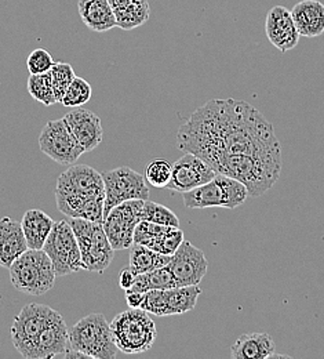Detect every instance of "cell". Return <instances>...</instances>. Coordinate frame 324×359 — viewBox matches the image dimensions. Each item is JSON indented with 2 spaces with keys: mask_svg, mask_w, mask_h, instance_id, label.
I'll return each instance as SVG.
<instances>
[{
  "mask_svg": "<svg viewBox=\"0 0 324 359\" xmlns=\"http://www.w3.org/2000/svg\"><path fill=\"white\" fill-rule=\"evenodd\" d=\"M93 89L87 81L75 76L69 88L64 93L61 104L68 108H79L92 100Z\"/></svg>",
  "mask_w": 324,
  "mask_h": 359,
  "instance_id": "cell-29",
  "label": "cell"
},
{
  "mask_svg": "<svg viewBox=\"0 0 324 359\" xmlns=\"http://www.w3.org/2000/svg\"><path fill=\"white\" fill-rule=\"evenodd\" d=\"M78 11L90 31L106 32L116 27V18L108 0H79Z\"/></svg>",
  "mask_w": 324,
  "mask_h": 359,
  "instance_id": "cell-22",
  "label": "cell"
},
{
  "mask_svg": "<svg viewBox=\"0 0 324 359\" xmlns=\"http://www.w3.org/2000/svg\"><path fill=\"white\" fill-rule=\"evenodd\" d=\"M276 353V344L268 333L241 334L231 347L232 359L284 358Z\"/></svg>",
  "mask_w": 324,
  "mask_h": 359,
  "instance_id": "cell-19",
  "label": "cell"
},
{
  "mask_svg": "<svg viewBox=\"0 0 324 359\" xmlns=\"http://www.w3.org/2000/svg\"><path fill=\"white\" fill-rule=\"evenodd\" d=\"M55 222L39 209L28 210L21 222L22 232L28 243V249H43Z\"/></svg>",
  "mask_w": 324,
  "mask_h": 359,
  "instance_id": "cell-24",
  "label": "cell"
},
{
  "mask_svg": "<svg viewBox=\"0 0 324 359\" xmlns=\"http://www.w3.org/2000/svg\"><path fill=\"white\" fill-rule=\"evenodd\" d=\"M145 201H127L115 206L102 220L104 231L115 250L129 249L134 241V231L141 219Z\"/></svg>",
  "mask_w": 324,
  "mask_h": 359,
  "instance_id": "cell-13",
  "label": "cell"
},
{
  "mask_svg": "<svg viewBox=\"0 0 324 359\" xmlns=\"http://www.w3.org/2000/svg\"><path fill=\"white\" fill-rule=\"evenodd\" d=\"M146 275H148L149 290H152V289L167 290V289H173V287L178 286L173 272L169 269V264L162 267V269H153L150 272H146Z\"/></svg>",
  "mask_w": 324,
  "mask_h": 359,
  "instance_id": "cell-34",
  "label": "cell"
},
{
  "mask_svg": "<svg viewBox=\"0 0 324 359\" xmlns=\"http://www.w3.org/2000/svg\"><path fill=\"white\" fill-rule=\"evenodd\" d=\"M184 242V232L180 226H169L163 233H160L149 246V249L159 252L162 255L173 256L180 245Z\"/></svg>",
  "mask_w": 324,
  "mask_h": 359,
  "instance_id": "cell-31",
  "label": "cell"
},
{
  "mask_svg": "<svg viewBox=\"0 0 324 359\" xmlns=\"http://www.w3.org/2000/svg\"><path fill=\"white\" fill-rule=\"evenodd\" d=\"M183 198L188 209H236L246 202L248 191L240 181L217 175L211 181L184 192Z\"/></svg>",
  "mask_w": 324,
  "mask_h": 359,
  "instance_id": "cell-7",
  "label": "cell"
},
{
  "mask_svg": "<svg viewBox=\"0 0 324 359\" xmlns=\"http://www.w3.org/2000/svg\"><path fill=\"white\" fill-rule=\"evenodd\" d=\"M169 269L173 272L178 286H193L199 285L206 276L209 263L199 248L184 241L171 256Z\"/></svg>",
  "mask_w": 324,
  "mask_h": 359,
  "instance_id": "cell-15",
  "label": "cell"
},
{
  "mask_svg": "<svg viewBox=\"0 0 324 359\" xmlns=\"http://www.w3.org/2000/svg\"><path fill=\"white\" fill-rule=\"evenodd\" d=\"M28 91L32 98H35L36 101L42 102L46 107L57 104L50 71L45 74L31 75L28 79Z\"/></svg>",
  "mask_w": 324,
  "mask_h": 359,
  "instance_id": "cell-27",
  "label": "cell"
},
{
  "mask_svg": "<svg viewBox=\"0 0 324 359\" xmlns=\"http://www.w3.org/2000/svg\"><path fill=\"white\" fill-rule=\"evenodd\" d=\"M217 175L240 181L248 196L257 198L269 191L283 168L281 158H258L250 155H221L209 163Z\"/></svg>",
  "mask_w": 324,
  "mask_h": 359,
  "instance_id": "cell-3",
  "label": "cell"
},
{
  "mask_svg": "<svg viewBox=\"0 0 324 359\" xmlns=\"http://www.w3.org/2000/svg\"><path fill=\"white\" fill-rule=\"evenodd\" d=\"M177 147L210 163L221 155L281 158L272 123L251 104L240 100H210L180 128Z\"/></svg>",
  "mask_w": 324,
  "mask_h": 359,
  "instance_id": "cell-1",
  "label": "cell"
},
{
  "mask_svg": "<svg viewBox=\"0 0 324 359\" xmlns=\"http://www.w3.org/2000/svg\"><path fill=\"white\" fill-rule=\"evenodd\" d=\"M51 75V82H52V89L57 98V102L61 104V100L64 97V93L69 88L72 81L75 79V71L72 65L61 61H55L54 65L50 69Z\"/></svg>",
  "mask_w": 324,
  "mask_h": 359,
  "instance_id": "cell-30",
  "label": "cell"
},
{
  "mask_svg": "<svg viewBox=\"0 0 324 359\" xmlns=\"http://www.w3.org/2000/svg\"><path fill=\"white\" fill-rule=\"evenodd\" d=\"M68 222L78 239L85 271L102 273L111 266L115 256V249L112 248L104 226L101 223L85 219L71 217Z\"/></svg>",
  "mask_w": 324,
  "mask_h": 359,
  "instance_id": "cell-8",
  "label": "cell"
},
{
  "mask_svg": "<svg viewBox=\"0 0 324 359\" xmlns=\"http://www.w3.org/2000/svg\"><path fill=\"white\" fill-rule=\"evenodd\" d=\"M69 351L68 327L58 311L52 315L45 330L36 340L29 359H50L65 355Z\"/></svg>",
  "mask_w": 324,
  "mask_h": 359,
  "instance_id": "cell-16",
  "label": "cell"
},
{
  "mask_svg": "<svg viewBox=\"0 0 324 359\" xmlns=\"http://www.w3.org/2000/svg\"><path fill=\"white\" fill-rule=\"evenodd\" d=\"M55 202L65 216L102 224L105 202L102 175L87 165H71L57 180Z\"/></svg>",
  "mask_w": 324,
  "mask_h": 359,
  "instance_id": "cell-2",
  "label": "cell"
},
{
  "mask_svg": "<svg viewBox=\"0 0 324 359\" xmlns=\"http://www.w3.org/2000/svg\"><path fill=\"white\" fill-rule=\"evenodd\" d=\"M202 294V289L199 285L193 286H177L173 289L164 290L166 299V314L183 315L192 311L196 304L197 299Z\"/></svg>",
  "mask_w": 324,
  "mask_h": 359,
  "instance_id": "cell-25",
  "label": "cell"
},
{
  "mask_svg": "<svg viewBox=\"0 0 324 359\" xmlns=\"http://www.w3.org/2000/svg\"><path fill=\"white\" fill-rule=\"evenodd\" d=\"M57 276H66L85 271L78 239L69 222L62 220L54 225L43 245Z\"/></svg>",
  "mask_w": 324,
  "mask_h": 359,
  "instance_id": "cell-9",
  "label": "cell"
},
{
  "mask_svg": "<svg viewBox=\"0 0 324 359\" xmlns=\"http://www.w3.org/2000/svg\"><path fill=\"white\" fill-rule=\"evenodd\" d=\"M300 36L318 38L324 34V4L318 0H302L291 10Z\"/></svg>",
  "mask_w": 324,
  "mask_h": 359,
  "instance_id": "cell-20",
  "label": "cell"
},
{
  "mask_svg": "<svg viewBox=\"0 0 324 359\" xmlns=\"http://www.w3.org/2000/svg\"><path fill=\"white\" fill-rule=\"evenodd\" d=\"M173 165L166 159H153L145 168V181L155 188H166L171 177Z\"/></svg>",
  "mask_w": 324,
  "mask_h": 359,
  "instance_id": "cell-32",
  "label": "cell"
},
{
  "mask_svg": "<svg viewBox=\"0 0 324 359\" xmlns=\"http://www.w3.org/2000/svg\"><path fill=\"white\" fill-rule=\"evenodd\" d=\"M141 219L145 222H150L155 224L169 225V226H180V220L177 215L169 208L155 203L150 201H145L141 212Z\"/></svg>",
  "mask_w": 324,
  "mask_h": 359,
  "instance_id": "cell-28",
  "label": "cell"
},
{
  "mask_svg": "<svg viewBox=\"0 0 324 359\" xmlns=\"http://www.w3.org/2000/svg\"><path fill=\"white\" fill-rule=\"evenodd\" d=\"M136 272L130 267H126V269H122L120 273H119V286L123 289V290H129L133 283H134V279H136Z\"/></svg>",
  "mask_w": 324,
  "mask_h": 359,
  "instance_id": "cell-35",
  "label": "cell"
},
{
  "mask_svg": "<svg viewBox=\"0 0 324 359\" xmlns=\"http://www.w3.org/2000/svg\"><path fill=\"white\" fill-rule=\"evenodd\" d=\"M102 179L105 185L104 217L123 202L149 199V188L145 177L127 166L104 172Z\"/></svg>",
  "mask_w": 324,
  "mask_h": 359,
  "instance_id": "cell-11",
  "label": "cell"
},
{
  "mask_svg": "<svg viewBox=\"0 0 324 359\" xmlns=\"http://www.w3.org/2000/svg\"><path fill=\"white\" fill-rule=\"evenodd\" d=\"M126 302L127 306L130 309H141L143 299H145V293L142 292H132V290H126Z\"/></svg>",
  "mask_w": 324,
  "mask_h": 359,
  "instance_id": "cell-36",
  "label": "cell"
},
{
  "mask_svg": "<svg viewBox=\"0 0 324 359\" xmlns=\"http://www.w3.org/2000/svg\"><path fill=\"white\" fill-rule=\"evenodd\" d=\"M39 147L51 161L62 166L76 163L85 154L64 118L47 122L39 135Z\"/></svg>",
  "mask_w": 324,
  "mask_h": 359,
  "instance_id": "cell-12",
  "label": "cell"
},
{
  "mask_svg": "<svg viewBox=\"0 0 324 359\" xmlns=\"http://www.w3.org/2000/svg\"><path fill=\"white\" fill-rule=\"evenodd\" d=\"M265 32L269 42L281 53L293 50L301 38L291 17V11L283 6H275L268 11Z\"/></svg>",
  "mask_w": 324,
  "mask_h": 359,
  "instance_id": "cell-18",
  "label": "cell"
},
{
  "mask_svg": "<svg viewBox=\"0 0 324 359\" xmlns=\"http://www.w3.org/2000/svg\"><path fill=\"white\" fill-rule=\"evenodd\" d=\"M129 249H130L129 267L136 273H146L153 269H162L167 266L171 260V256L162 255L139 243H133Z\"/></svg>",
  "mask_w": 324,
  "mask_h": 359,
  "instance_id": "cell-26",
  "label": "cell"
},
{
  "mask_svg": "<svg viewBox=\"0 0 324 359\" xmlns=\"http://www.w3.org/2000/svg\"><path fill=\"white\" fill-rule=\"evenodd\" d=\"M217 176V172L203 159L193 154H185L173 163L171 177L166 188L184 194L195 189Z\"/></svg>",
  "mask_w": 324,
  "mask_h": 359,
  "instance_id": "cell-14",
  "label": "cell"
},
{
  "mask_svg": "<svg viewBox=\"0 0 324 359\" xmlns=\"http://www.w3.org/2000/svg\"><path fill=\"white\" fill-rule=\"evenodd\" d=\"M66 358L115 359L119 350L113 341L111 323L102 314H90L68 329Z\"/></svg>",
  "mask_w": 324,
  "mask_h": 359,
  "instance_id": "cell-4",
  "label": "cell"
},
{
  "mask_svg": "<svg viewBox=\"0 0 324 359\" xmlns=\"http://www.w3.org/2000/svg\"><path fill=\"white\" fill-rule=\"evenodd\" d=\"M115 18L116 27L132 31L148 22L150 15V7L148 0H108Z\"/></svg>",
  "mask_w": 324,
  "mask_h": 359,
  "instance_id": "cell-23",
  "label": "cell"
},
{
  "mask_svg": "<svg viewBox=\"0 0 324 359\" xmlns=\"http://www.w3.org/2000/svg\"><path fill=\"white\" fill-rule=\"evenodd\" d=\"M55 310L45 304H28L13 320L10 336L14 348L24 358L29 359L32 348L51 320Z\"/></svg>",
  "mask_w": 324,
  "mask_h": 359,
  "instance_id": "cell-10",
  "label": "cell"
},
{
  "mask_svg": "<svg viewBox=\"0 0 324 359\" xmlns=\"http://www.w3.org/2000/svg\"><path fill=\"white\" fill-rule=\"evenodd\" d=\"M13 286L28 296H43L55 283L54 266L43 249H28L10 266Z\"/></svg>",
  "mask_w": 324,
  "mask_h": 359,
  "instance_id": "cell-5",
  "label": "cell"
},
{
  "mask_svg": "<svg viewBox=\"0 0 324 359\" xmlns=\"http://www.w3.org/2000/svg\"><path fill=\"white\" fill-rule=\"evenodd\" d=\"M54 58L52 55L47 51L46 48H35L27 60V67L31 75H38V74H45L51 69L54 65Z\"/></svg>",
  "mask_w": 324,
  "mask_h": 359,
  "instance_id": "cell-33",
  "label": "cell"
},
{
  "mask_svg": "<svg viewBox=\"0 0 324 359\" xmlns=\"http://www.w3.org/2000/svg\"><path fill=\"white\" fill-rule=\"evenodd\" d=\"M28 250V243L21 223L3 217L0 219V267L10 269L17 257Z\"/></svg>",
  "mask_w": 324,
  "mask_h": 359,
  "instance_id": "cell-21",
  "label": "cell"
},
{
  "mask_svg": "<svg viewBox=\"0 0 324 359\" xmlns=\"http://www.w3.org/2000/svg\"><path fill=\"white\" fill-rule=\"evenodd\" d=\"M64 119L83 152H92L101 144L104 137L102 123L99 116L90 109L80 107L75 108L73 111L68 112Z\"/></svg>",
  "mask_w": 324,
  "mask_h": 359,
  "instance_id": "cell-17",
  "label": "cell"
},
{
  "mask_svg": "<svg viewBox=\"0 0 324 359\" xmlns=\"http://www.w3.org/2000/svg\"><path fill=\"white\" fill-rule=\"evenodd\" d=\"M111 330L118 350L129 355L149 351L157 336L153 319L142 309H129L116 315Z\"/></svg>",
  "mask_w": 324,
  "mask_h": 359,
  "instance_id": "cell-6",
  "label": "cell"
}]
</instances>
